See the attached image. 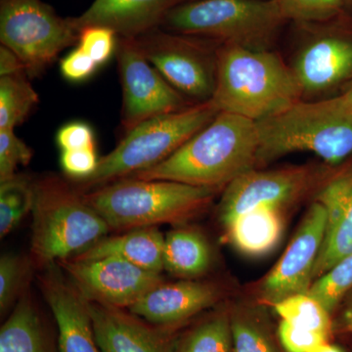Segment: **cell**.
<instances>
[{"instance_id":"277c9868","label":"cell","mask_w":352,"mask_h":352,"mask_svg":"<svg viewBox=\"0 0 352 352\" xmlns=\"http://www.w3.org/2000/svg\"><path fill=\"white\" fill-rule=\"evenodd\" d=\"M32 212V256L41 265L73 258L111 229L82 195L53 176L34 182Z\"/></svg>"},{"instance_id":"1f68e13d","label":"cell","mask_w":352,"mask_h":352,"mask_svg":"<svg viewBox=\"0 0 352 352\" xmlns=\"http://www.w3.org/2000/svg\"><path fill=\"white\" fill-rule=\"evenodd\" d=\"M32 157V150L16 135L14 129L0 131V182L13 178L16 168L29 164Z\"/></svg>"},{"instance_id":"ba28073f","label":"cell","mask_w":352,"mask_h":352,"mask_svg":"<svg viewBox=\"0 0 352 352\" xmlns=\"http://www.w3.org/2000/svg\"><path fill=\"white\" fill-rule=\"evenodd\" d=\"M78 36L72 18L60 17L43 0L0 1L1 45L20 58L29 75H41Z\"/></svg>"},{"instance_id":"f1b7e54d","label":"cell","mask_w":352,"mask_h":352,"mask_svg":"<svg viewBox=\"0 0 352 352\" xmlns=\"http://www.w3.org/2000/svg\"><path fill=\"white\" fill-rule=\"evenodd\" d=\"M27 259L12 254H6L0 258V310L1 314L12 307L20 295L23 285L29 274Z\"/></svg>"},{"instance_id":"f35d334b","label":"cell","mask_w":352,"mask_h":352,"mask_svg":"<svg viewBox=\"0 0 352 352\" xmlns=\"http://www.w3.org/2000/svg\"><path fill=\"white\" fill-rule=\"evenodd\" d=\"M25 73L24 64L12 50L1 45L0 47V76L19 75Z\"/></svg>"},{"instance_id":"d590c367","label":"cell","mask_w":352,"mask_h":352,"mask_svg":"<svg viewBox=\"0 0 352 352\" xmlns=\"http://www.w3.org/2000/svg\"><path fill=\"white\" fill-rule=\"evenodd\" d=\"M98 66L99 65L91 57L88 56L87 53L78 46L61 60L60 69L67 80L72 82H82L89 78Z\"/></svg>"},{"instance_id":"8fae6325","label":"cell","mask_w":352,"mask_h":352,"mask_svg":"<svg viewBox=\"0 0 352 352\" xmlns=\"http://www.w3.org/2000/svg\"><path fill=\"white\" fill-rule=\"evenodd\" d=\"M58 263L88 302L122 309H129L146 294L164 283L161 273L143 270L120 258H69Z\"/></svg>"},{"instance_id":"4fadbf2b","label":"cell","mask_w":352,"mask_h":352,"mask_svg":"<svg viewBox=\"0 0 352 352\" xmlns=\"http://www.w3.org/2000/svg\"><path fill=\"white\" fill-rule=\"evenodd\" d=\"M327 227V212L316 200L307 210L302 226L276 265L264 278L261 296L275 305L296 294L307 293Z\"/></svg>"},{"instance_id":"83f0119b","label":"cell","mask_w":352,"mask_h":352,"mask_svg":"<svg viewBox=\"0 0 352 352\" xmlns=\"http://www.w3.org/2000/svg\"><path fill=\"white\" fill-rule=\"evenodd\" d=\"M179 352H232L231 321L219 314L203 322L180 340Z\"/></svg>"},{"instance_id":"d6a6232c","label":"cell","mask_w":352,"mask_h":352,"mask_svg":"<svg viewBox=\"0 0 352 352\" xmlns=\"http://www.w3.org/2000/svg\"><path fill=\"white\" fill-rule=\"evenodd\" d=\"M117 32L101 25H89L80 31L78 46L97 64L107 62L117 46Z\"/></svg>"},{"instance_id":"603a6c76","label":"cell","mask_w":352,"mask_h":352,"mask_svg":"<svg viewBox=\"0 0 352 352\" xmlns=\"http://www.w3.org/2000/svg\"><path fill=\"white\" fill-rule=\"evenodd\" d=\"M212 252L207 240L191 229H176L164 237V268L175 276L194 278L208 270Z\"/></svg>"},{"instance_id":"f546056e","label":"cell","mask_w":352,"mask_h":352,"mask_svg":"<svg viewBox=\"0 0 352 352\" xmlns=\"http://www.w3.org/2000/svg\"><path fill=\"white\" fill-rule=\"evenodd\" d=\"M230 321L232 352H278L270 336L256 322L239 314Z\"/></svg>"},{"instance_id":"5bb4252c","label":"cell","mask_w":352,"mask_h":352,"mask_svg":"<svg viewBox=\"0 0 352 352\" xmlns=\"http://www.w3.org/2000/svg\"><path fill=\"white\" fill-rule=\"evenodd\" d=\"M100 352H179L178 336L122 308L89 302Z\"/></svg>"},{"instance_id":"cb8c5ba5","label":"cell","mask_w":352,"mask_h":352,"mask_svg":"<svg viewBox=\"0 0 352 352\" xmlns=\"http://www.w3.org/2000/svg\"><path fill=\"white\" fill-rule=\"evenodd\" d=\"M38 102V95L24 74L0 76V131L22 124Z\"/></svg>"},{"instance_id":"7402d4cb","label":"cell","mask_w":352,"mask_h":352,"mask_svg":"<svg viewBox=\"0 0 352 352\" xmlns=\"http://www.w3.org/2000/svg\"><path fill=\"white\" fill-rule=\"evenodd\" d=\"M0 352H55L38 312L27 296L2 325Z\"/></svg>"},{"instance_id":"2e32d148","label":"cell","mask_w":352,"mask_h":352,"mask_svg":"<svg viewBox=\"0 0 352 352\" xmlns=\"http://www.w3.org/2000/svg\"><path fill=\"white\" fill-rule=\"evenodd\" d=\"M221 289L208 282L162 283L146 294L129 311L153 325L170 327L219 302Z\"/></svg>"},{"instance_id":"8d00e7d4","label":"cell","mask_w":352,"mask_h":352,"mask_svg":"<svg viewBox=\"0 0 352 352\" xmlns=\"http://www.w3.org/2000/svg\"><path fill=\"white\" fill-rule=\"evenodd\" d=\"M57 143L62 151L94 147V131L83 122L66 124L58 132Z\"/></svg>"},{"instance_id":"52a82bcc","label":"cell","mask_w":352,"mask_h":352,"mask_svg":"<svg viewBox=\"0 0 352 352\" xmlns=\"http://www.w3.org/2000/svg\"><path fill=\"white\" fill-rule=\"evenodd\" d=\"M256 166L296 152L312 153L331 166L352 156V113L315 112L300 101L283 113L256 122Z\"/></svg>"},{"instance_id":"9c48e42d","label":"cell","mask_w":352,"mask_h":352,"mask_svg":"<svg viewBox=\"0 0 352 352\" xmlns=\"http://www.w3.org/2000/svg\"><path fill=\"white\" fill-rule=\"evenodd\" d=\"M133 39L147 61L183 96L210 100L215 85L217 52L185 34L153 30Z\"/></svg>"},{"instance_id":"9a60e30c","label":"cell","mask_w":352,"mask_h":352,"mask_svg":"<svg viewBox=\"0 0 352 352\" xmlns=\"http://www.w3.org/2000/svg\"><path fill=\"white\" fill-rule=\"evenodd\" d=\"M41 291L56 321L59 352H100L95 339L89 302L58 270L48 265L41 278Z\"/></svg>"},{"instance_id":"4dcf8cb0","label":"cell","mask_w":352,"mask_h":352,"mask_svg":"<svg viewBox=\"0 0 352 352\" xmlns=\"http://www.w3.org/2000/svg\"><path fill=\"white\" fill-rule=\"evenodd\" d=\"M286 19L320 22L339 12L344 0H278Z\"/></svg>"},{"instance_id":"ab89813d","label":"cell","mask_w":352,"mask_h":352,"mask_svg":"<svg viewBox=\"0 0 352 352\" xmlns=\"http://www.w3.org/2000/svg\"><path fill=\"white\" fill-rule=\"evenodd\" d=\"M333 331L352 336V295L342 305L337 318L333 321Z\"/></svg>"},{"instance_id":"836d02e7","label":"cell","mask_w":352,"mask_h":352,"mask_svg":"<svg viewBox=\"0 0 352 352\" xmlns=\"http://www.w3.org/2000/svg\"><path fill=\"white\" fill-rule=\"evenodd\" d=\"M278 338L286 352H310L327 342L330 336L282 320L278 327Z\"/></svg>"},{"instance_id":"6da1fadb","label":"cell","mask_w":352,"mask_h":352,"mask_svg":"<svg viewBox=\"0 0 352 352\" xmlns=\"http://www.w3.org/2000/svg\"><path fill=\"white\" fill-rule=\"evenodd\" d=\"M258 149L256 122L219 112L168 159L129 177L170 180L217 189L254 170Z\"/></svg>"},{"instance_id":"e0dca14e","label":"cell","mask_w":352,"mask_h":352,"mask_svg":"<svg viewBox=\"0 0 352 352\" xmlns=\"http://www.w3.org/2000/svg\"><path fill=\"white\" fill-rule=\"evenodd\" d=\"M183 0H94L85 12L72 18L78 32L101 25L124 38H134L161 27L168 11Z\"/></svg>"},{"instance_id":"d6986e66","label":"cell","mask_w":352,"mask_h":352,"mask_svg":"<svg viewBox=\"0 0 352 352\" xmlns=\"http://www.w3.org/2000/svg\"><path fill=\"white\" fill-rule=\"evenodd\" d=\"M293 69L302 94H317L339 85L352 74V41L324 36L311 41Z\"/></svg>"},{"instance_id":"484cf974","label":"cell","mask_w":352,"mask_h":352,"mask_svg":"<svg viewBox=\"0 0 352 352\" xmlns=\"http://www.w3.org/2000/svg\"><path fill=\"white\" fill-rule=\"evenodd\" d=\"M34 205V182L15 175L0 186V235L6 237L19 224Z\"/></svg>"},{"instance_id":"ffe728a7","label":"cell","mask_w":352,"mask_h":352,"mask_svg":"<svg viewBox=\"0 0 352 352\" xmlns=\"http://www.w3.org/2000/svg\"><path fill=\"white\" fill-rule=\"evenodd\" d=\"M164 237L157 227H142L131 229L124 235L103 238L73 259L116 258L161 273L164 270Z\"/></svg>"},{"instance_id":"d4e9b609","label":"cell","mask_w":352,"mask_h":352,"mask_svg":"<svg viewBox=\"0 0 352 352\" xmlns=\"http://www.w3.org/2000/svg\"><path fill=\"white\" fill-rule=\"evenodd\" d=\"M282 320L298 327L327 333L333 331L331 314L308 293L296 294L273 305Z\"/></svg>"},{"instance_id":"8992f818","label":"cell","mask_w":352,"mask_h":352,"mask_svg":"<svg viewBox=\"0 0 352 352\" xmlns=\"http://www.w3.org/2000/svg\"><path fill=\"white\" fill-rule=\"evenodd\" d=\"M284 20L278 0H192L168 11L161 27L185 36L267 50Z\"/></svg>"},{"instance_id":"74e56055","label":"cell","mask_w":352,"mask_h":352,"mask_svg":"<svg viewBox=\"0 0 352 352\" xmlns=\"http://www.w3.org/2000/svg\"><path fill=\"white\" fill-rule=\"evenodd\" d=\"M307 107L315 112L331 113V115H346L352 113V85L342 94L323 101L305 102Z\"/></svg>"},{"instance_id":"7c38bea8","label":"cell","mask_w":352,"mask_h":352,"mask_svg":"<svg viewBox=\"0 0 352 352\" xmlns=\"http://www.w3.org/2000/svg\"><path fill=\"white\" fill-rule=\"evenodd\" d=\"M319 178L320 171L310 166L248 171L227 185L220 201V220L226 226L254 208H281L305 195Z\"/></svg>"},{"instance_id":"5b68a950","label":"cell","mask_w":352,"mask_h":352,"mask_svg":"<svg viewBox=\"0 0 352 352\" xmlns=\"http://www.w3.org/2000/svg\"><path fill=\"white\" fill-rule=\"evenodd\" d=\"M219 113L208 100L141 122L127 131L112 152L99 160L91 175L80 180V189H95L162 163Z\"/></svg>"},{"instance_id":"60d3db41","label":"cell","mask_w":352,"mask_h":352,"mask_svg":"<svg viewBox=\"0 0 352 352\" xmlns=\"http://www.w3.org/2000/svg\"><path fill=\"white\" fill-rule=\"evenodd\" d=\"M310 352H346L342 347L335 346V344H329V342H325V344H321V346H317L316 349H314V351Z\"/></svg>"},{"instance_id":"44dd1931","label":"cell","mask_w":352,"mask_h":352,"mask_svg":"<svg viewBox=\"0 0 352 352\" xmlns=\"http://www.w3.org/2000/svg\"><path fill=\"white\" fill-rule=\"evenodd\" d=\"M280 208L263 206L229 222L226 228L234 247L250 256H261L272 251L283 233Z\"/></svg>"},{"instance_id":"30bf717a","label":"cell","mask_w":352,"mask_h":352,"mask_svg":"<svg viewBox=\"0 0 352 352\" xmlns=\"http://www.w3.org/2000/svg\"><path fill=\"white\" fill-rule=\"evenodd\" d=\"M118 61L122 82V126L131 131L145 120L182 111L194 104L171 87L136 47L132 38H120Z\"/></svg>"},{"instance_id":"ac0fdd59","label":"cell","mask_w":352,"mask_h":352,"mask_svg":"<svg viewBox=\"0 0 352 352\" xmlns=\"http://www.w3.org/2000/svg\"><path fill=\"white\" fill-rule=\"evenodd\" d=\"M317 201L327 212V227L314 278L352 254V170L330 180L318 194Z\"/></svg>"},{"instance_id":"3957f363","label":"cell","mask_w":352,"mask_h":352,"mask_svg":"<svg viewBox=\"0 0 352 352\" xmlns=\"http://www.w3.org/2000/svg\"><path fill=\"white\" fill-rule=\"evenodd\" d=\"M215 191L170 180L126 177L82 197L111 229L131 230L189 219L207 207Z\"/></svg>"},{"instance_id":"7a4b0ae2","label":"cell","mask_w":352,"mask_h":352,"mask_svg":"<svg viewBox=\"0 0 352 352\" xmlns=\"http://www.w3.org/2000/svg\"><path fill=\"white\" fill-rule=\"evenodd\" d=\"M302 95L293 69L275 53L232 43L217 48L210 101L219 112L258 122L293 107Z\"/></svg>"},{"instance_id":"b9f144b4","label":"cell","mask_w":352,"mask_h":352,"mask_svg":"<svg viewBox=\"0 0 352 352\" xmlns=\"http://www.w3.org/2000/svg\"><path fill=\"white\" fill-rule=\"evenodd\" d=\"M344 1L349 2V3H352V0H344Z\"/></svg>"},{"instance_id":"4316f807","label":"cell","mask_w":352,"mask_h":352,"mask_svg":"<svg viewBox=\"0 0 352 352\" xmlns=\"http://www.w3.org/2000/svg\"><path fill=\"white\" fill-rule=\"evenodd\" d=\"M352 289V254L316 278L307 293L332 314Z\"/></svg>"},{"instance_id":"e575fe53","label":"cell","mask_w":352,"mask_h":352,"mask_svg":"<svg viewBox=\"0 0 352 352\" xmlns=\"http://www.w3.org/2000/svg\"><path fill=\"white\" fill-rule=\"evenodd\" d=\"M99 160L94 146L85 149L62 151L61 166L67 175L82 180L96 170Z\"/></svg>"}]
</instances>
